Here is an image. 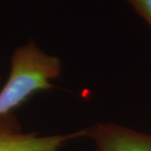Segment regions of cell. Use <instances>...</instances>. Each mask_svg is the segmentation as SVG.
I'll return each mask as SVG.
<instances>
[{
    "label": "cell",
    "instance_id": "6da1fadb",
    "mask_svg": "<svg viewBox=\"0 0 151 151\" xmlns=\"http://www.w3.org/2000/svg\"><path fill=\"white\" fill-rule=\"evenodd\" d=\"M61 72V60L41 50L34 40L16 48L8 80L0 90V117L12 113L34 93L52 89L51 81Z\"/></svg>",
    "mask_w": 151,
    "mask_h": 151
},
{
    "label": "cell",
    "instance_id": "7a4b0ae2",
    "mask_svg": "<svg viewBox=\"0 0 151 151\" xmlns=\"http://www.w3.org/2000/svg\"><path fill=\"white\" fill-rule=\"evenodd\" d=\"M79 137H85L83 130L44 137L25 133L13 112L0 117V151H58L65 142Z\"/></svg>",
    "mask_w": 151,
    "mask_h": 151
},
{
    "label": "cell",
    "instance_id": "3957f363",
    "mask_svg": "<svg viewBox=\"0 0 151 151\" xmlns=\"http://www.w3.org/2000/svg\"><path fill=\"white\" fill-rule=\"evenodd\" d=\"M83 132L94 141L95 151H151V134L118 124H95Z\"/></svg>",
    "mask_w": 151,
    "mask_h": 151
},
{
    "label": "cell",
    "instance_id": "277c9868",
    "mask_svg": "<svg viewBox=\"0 0 151 151\" xmlns=\"http://www.w3.org/2000/svg\"><path fill=\"white\" fill-rule=\"evenodd\" d=\"M133 9L142 20L151 27V0H122Z\"/></svg>",
    "mask_w": 151,
    "mask_h": 151
},
{
    "label": "cell",
    "instance_id": "5b68a950",
    "mask_svg": "<svg viewBox=\"0 0 151 151\" xmlns=\"http://www.w3.org/2000/svg\"><path fill=\"white\" fill-rule=\"evenodd\" d=\"M1 79H2V77H0V81H1Z\"/></svg>",
    "mask_w": 151,
    "mask_h": 151
}]
</instances>
